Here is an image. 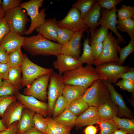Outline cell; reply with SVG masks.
I'll return each mask as SVG.
<instances>
[{
	"label": "cell",
	"instance_id": "obj_41",
	"mask_svg": "<svg viewBox=\"0 0 134 134\" xmlns=\"http://www.w3.org/2000/svg\"><path fill=\"white\" fill-rule=\"evenodd\" d=\"M19 92L16 88L6 80H3L0 87V96L14 95Z\"/></svg>",
	"mask_w": 134,
	"mask_h": 134
},
{
	"label": "cell",
	"instance_id": "obj_28",
	"mask_svg": "<svg viewBox=\"0 0 134 134\" xmlns=\"http://www.w3.org/2000/svg\"><path fill=\"white\" fill-rule=\"evenodd\" d=\"M89 31L87 32V38L84 39L83 43V52L81 56L78 59L82 64L86 63L87 65L92 66L95 61L92 54L91 49L89 44Z\"/></svg>",
	"mask_w": 134,
	"mask_h": 134
},
{
	"label": "cell",
	"instance_id": "obj_6",
	"mask_svg": "<svg viewBox=\"0 0 134 134\" xmlns=\"http://www.w3.org/2000/svg\"><path fill=\"white\" fill-rule=\"evenodd\" d=\"M24 59L21 67L22 86H29L35 79L42 75L50 74L53 71L52 68L40 67L31 61L27 55L24 54Z\"/></svg>",
	"mask_w": 134,
	"mask_h": 134
},
{
	"label": "cell",
	"instance_id": "obj_50",
	"mask_svg": "<svg viewBox=\"0 0 134 134\" xmlns=\"http://www.w3.org/2000/svg\"><path fill=\"white\" fill-rule=\"evenodd\" d=\"M18 122L14 123L6 130L0 132V134H17Z\"/></svg>",
	"mask_w": 134,
	"mask_h": 134
},
{
	"label": "cell",
	"instance_id": "obj_53",
	"mask_svg": "<svg viewBox=\"0 0 134 134\" xmlns=\"http://www.w3.org/2000/svg\"><path fill=\"white\" fill-rule=\"evenodd\" d=\"M23 134H43L34 126L28 130Z\"/></svg>",
	"mask_w": 134,
	"mask_h": 134
},
{
	"label": "cell",
	"instance_id": "obj_1",
	"mask_svg": "<svg viewBox=\"0 0 134 134\" xmlns=\"http://www.w3.org/2000/svg\"><path fill=\"white\" fill-rule=\"evenodd\" d=\"M62 46L44 37L40 33L26 37L22 47L33 56H57L61 54Z\"/></svg>",
	"mask_w": 134,
	"mask_h": 134
},
{
	"label": "cell",
	"instance_id": "obj_33",
	"mask_svg": "<svg viewBox=\"0 0 134 134\" xmlns=\"http://www.w3.org/2000/svg\"><path fill=\"white\" fill-rule=\"evenodd\" d=\"M96 1V0H78L73 4L72 7L76 8L80 11L83 18Z\"/></svg>",
	"mask_w": 134,
	"mask_h": 134
},
{
	"label": "cell",
	"instance_id": "obj_15",
	"mask_svg": "<svg viewBox=\"0 0 134 134\" xmlns=\"http://www.w3.org/2000/svg\"><path fill=\"white\" fill-rule=\"evenodd\" d=\"M24 107L22 103L16 100L8 107L0 119L7 128L14 123L19 120Z\"/></svg>",
	"mask_w": 134,
	"mask_h": 134
},
{
	"label": "cell",
	"instance_id": "obj_24",
	"mask_svg": "<svg viewBox=\"0 0 134 134\" xmlns=\"http://www.w3.org/2000/svg\"><path fill=\"white\" fill-rule=\"evenodd\" d=\"M87 89L81 86L66 85L62 95L66 99L69 104L73 101L83 96Z\"/></svg>",
	"mask_w": 134,
	"mask_h": 134
},
{
	"label": "cell",
	"instance_id": "obj_51",
	"mask_svg": "<svg viewBox=\"0 0 134 134\" xmlns=\"http://www.w3.org/2000/svg\"><path fill=\"white\" fill-rule=\"evenodd\" d=\"M8 55L5 49L0 45V63H7Z\"/></svg>",
	"mask_w": 134,
	"mask_h": 134
},
{
	"label": "cell",
	"instance_id": "obj_52",
	"mask_svg": "<svg viewBox=\"0 0 134 134\" xmlns=\"http://www.w3.org/2000/svg\"><path fill=\"white\" fill-rule=\"evenodd\" d=\"M97 131V127L93 125H90L85 128L84 132L85 134H96Z\"/></svg>",
	"mask_w": 134,
	"mask_h": 134
},
{
	"label": "cell",
	"instance_id": "obj_30",
	"mask_svg": "<svg viewBox=\"0 0 134 134\" xmlns=\"http://www.w3.org/2000/svg\"><path fill=\"white\" fill-rule=\"evenodd\" d=\"M89 107L88 105L82 96L69 103L66 109L78 116Z\"/></svg>",
	"mask_w": 134,
	"mask_h": 134
},
{
	"label": "cell",
	"instance_id": "obj_31",
	"mask_svg": "<svg viewBox=\"0 0 134 134\" xmlns=\"http://www.w3.org/2000/svg\"><path fill=\"white\" fill-rule=\"evenodd\" d=\"M117 28L121 32L128 34L131 39H134V20L131 18L117 20Z\"/></svg>",
	"mask_w": 134,
	"mask_h": 134
},
{
	"label": "cell",
	"instance_id": "obj_59",
	"mask_svg": "<svg viewBox=\"0 0 134 134\" xmlns=\"http://www.w3.org/2000/svg\"></svg>",
	"mask_w": 134,
	"mask_h": 134
},
{
	"label": "cell",
	"instance_id": "obj_45",
	"mask_svg": "<svg viewBox=\"0 0 134 134\" xmlns=\"http://www.w3.org/2000/svg\"><path fill=\"white\" fill-rule=\"evenodd\" d=\"M21 0H3L1 4L4 12L14 8L20 6Z\"/></svg>",
	"mask_w": 134,
	"mask_h": 134
},
{
	"label": "cell",
	"instance_id": "obj_60",
	"mask_svg": "<svg viewBox=\"0 0 134 134\" xmlns=\"http://www.w3.org/2000/svg\"></svg>",
	"mask_w": 134,
	"mask_h": 134
},
{
	"label": "cell",
	"instance_id": "obj_40",
	"mask_svg": "<svg viewBox=\"0 0 134 134\" xmlns=\"http://www.w3.org/2000/svg\"><path fill=\"white\" fill-rule=\"evenodd\" d=\"M34 126L43 134H47L48 126L43 116L37 113L34 114L33 119Z\"/></svg>",
	"mask_w": 134,
	"mask_h": 134
},
{
	"label": "cell",
	"instance_id": "obj_56",
	"mask_svg": "<svg viewBox=\"0 0 134 134\" xmlns=\"http://www.w3.org/2000/svg\"><path fill=\"white\" fill-rule=\"evenodd\" d=\"M7 128L4 126L0 119V132L6 130Z\"/></svg>",
	"mask_w": 134,
	"mask_h": 134
},
{
	"label": "cell",
	"instance_id": "obj_22",
	"mask_svg": "<svg viewBox=\"0 0 134 134\" xmlns=\"http://www.w3.org/2000/svg\"><path fill=\"white\" fill-rule=\"evenodd\" d=\"M35 113L24 107L17 124V134H23L34 126L33 119Z\"/></svg>",
	"mask_w": 134,
	"mask_h": 134
},
{
	"label": "cell",
	"instance_id": "obj_9",
	"mask_svg": "<svg viewBox=\"0 0 134 134\" xmlns=\"http://www.w3.org/2000/svg\"><path fill=\"white\" fill-rule=\"evenodd\" d=\"M57 26L69 29L74 33L77 32L89 31V28L84 23L80 11L72 7L65 17L62 20L57 21Z\"/></svg>",
	"mask_w": 134,
	"mask_h": 134
},
{
	"label": "cell",
	"instance_id": "obj_39",
	"mask_svg": "<svg viewBox=\"0 0 134 134\" xmlns=\"http://www.w3.org/2000/svg\"><path fill=\"white\" fill-rule=\"evenodd\" d=\"M117 12L118 20H123L129 18L134 20V6L123 4L119 9H117Z\"/></svg>",
	"mask_w": 134,
	"mask_h": 134
},
{
	"label": "cell",
	"instance_id": "obj_18",
	"mask_svg": "<svg viewBox=\"0 0 134 134\" xmlns=\"http://www.w3.org/2000/svg\"><path fill=\"white\" fill-rule=\"evenodd\" d=\"M100 120L98 114L97 108L90 106L77 116L75 126L77 129H81L85 126L97 124Z\"/></svg>",
	"mask_w": 134,
	"mask_h": 134
},
{
	"label": "cell",
	"instance_id": "obj_54",
	"mask_svg": "<svg viewBox=\"0 0 134 134\" xmlns=\"http://www.w3.org/2000/svg\"><path fill=\"white\" fill-rule=\"evenodd\" d=\"M113 134H128L123 130L120 129L115 131Z\"/></svg>",
	"mask_w": 134,
	"mask_h": 134
},
{
	"label": "cell",
	"instance_id": "obj_46",
	"mask_svg": "<svg viewBox=\"0 0 134 134\" xmlns=\"http://www.w3.org/2000/svg\"><path fill=\"white\" fill-rule=\"evenodd\" d=\"M93 57L95 61L100 57L102 51L103 43H96L90 44Z\"/></svg>",
	"mask_w": 134,
	"mask_h": 134
},
{
	"label": "cell",
	"instance_id": "obj_25",
	"mask_svg": "<svg viewBox=\"0 0 134 134\" xmlns=\"http://www.w3.org/2000/svg\"><path fill=\"white\" fill-rule=\"evenodd\" d=\"M77 117L66 109L60 115L53 119L56 122L62 125L71 129L75 126Z\"/></svg>",
	"mask_w": 134,
	"mask_h": 134
},
{
	"label": "cell",
	"instance_id": "obj_55",
	"mask_svg": "<svg viewBox=\"0 0 134 134\" xmlns=\"http://www.w3.org/2000/svg\"><path fill=\"white\" fill-rule=\"evenodd\" d=\"M4 12L3 11L1 4H0V19L3 18Z\"/></svg>",
	"mask_w": 134,
	"mask_h": 134
},
{
	"label": "cell",
	"instance_id": "obj_17",
	"mask_svg": "<svg viewBox=\"0 0 134 134\" xmlns=\"http://www.w3.org/2000/svg\"><path fill=\"white\" fill-rule=\"evenodd\" d=\"M84 33L82 31L74 33L68 42L62 46L61 54L69 55L78 59L80 57L81 41Z\"/></svg>",
	"mask_w": 134,
	"mask_h": 134
},
{
	"label": "cell",
	"instance_id": "obj_27",
	"mask_svg": "<svg viewBox=\"0 0 134 134\" xmlns=\"http://www.w3.org/2000/svg\"><path fill=\"white\" fill-rule=\"evenodd\" d=\"M21 73V67H10L6 80L19 91L23 87Z\"/></svg>",
	"mask_w": 134,
	"mask_h": 134
},
{
	"label": "cell",
	"instance_id": "obj_20",
	"mask_svg": "<svg viewBox=\"0 0 134 134\" xmlns=\"http://www.w3.org/2000/svg\"><path fill=\"white\" fill-rule=\"evenodd\" d=\"M57 22L55 17L45 19L44 22L36 28V31L47 39L57 42L58 27Z\"/></svg>",
	"mask_w": 134,
	"mask_h": 134
},
{
	"label": "cell",
	"instance_id": "obj_3",
	"mask_svg": "<svg viewBox=\"0 0 134 134\" xmlns=\"http://www.w3.org/2000/svg\"><path fill=\"white\" fill-rule=\"evenodd\" d=\"M3 18L10 31L22 36L27 31L26 26L30 21L25 10L20 6L4 12Z\"/></svg>",
	"mask_w": 134,
	"mask_h": 134
},
{
	"label": "cell",
	"instance_id": "obj_14",
	"mask_svg": "<svg viewBox=\"0 0 134 134\" xmlns=\"http://www.w3.org/2000/svg\"><path fill=\"white\" fill-rule=\"evenodd\" d=\"M104 81L109 91L110 99L118 108L116 116L119 118L124 117L129 119H134L132 111L126 106L122 95L116 90L111 84Z\"/></svg>",
	"mask_w": 134,
	"mask_h": 134
},
{
	"label": "cell",
	"instance_id": "obj_61",
	"mask_svg": "<svg viewBox=\"0 0 134 134\" xmlns=\"http://www.w3.org/2000/svg\"></svg>",
	"mask_w": 134,
	"mask_h": 134
},
{
	"label": "cell",
	"instance_id": "obj_2",
	"mask_svg": "<svg viewBox=\"0 0 134 134\" xmlns=\"http://www.w3.org/2000/svg\"><path fill=\"white\" fill-rule=\"evenodd\" d=\"M62 78L66 85L78 86L87 89L100 79V75L92 66L87 65L64 72Z\"/></svg>",
	"mask_w": 134,
	"mask_h": 134
},
{
	"label": "cell",
	"instance_id": "obj_7",
	"mask_svg": "<svg viewBox=\"0 0 134 134\" xmlns=\"http://www.w3.org/2000/svg\"><path fill=\"white\" fill-rule=\"evenodd\" d=\"M111 31L108 32L103 41L102 53L99 58L95 61V65L108 62H117L119 60L118 49L120 43L119 40L113 36Z\"/></svg>",
	"mask_w": 134,
	"mask_h": 134
},
{
	"label": "cell",
	"instance_id": "obj_47",
	"mask_svg": "<svg viewBox=\"0 0 134 134\" xmlns=\"http://www.w3.org/2000/svg\"><path fill=\"white\" fill-rule=\"evenodd\" d=\"M10 31L9 27L3 18L0 19V44L6 34Z\"/></svg>",
	"mask_w": 134,
	"mask_h": 134
},
{
	"label": "cell",
	"instance_id": "obj_10",
	"mask_svg": "<svg viewBox=\"0 0 134 134\" xmlns=\"http://www.w3.org/2000/svg\"><path fill=\"white\" fill-rule=\"evenodd\" d=\"M50 74L42 75L35 79L29 86L24 89L23 94L33 96L45 102L47 98V88Z\"/></svg>",
	"mask_w": 134,
	"mask_h": 134
},
{
	"label": "cell",
	"instance_id": "obj_32",
	"mask_svg": "<svg viewBox=\"0 0 134 134\" xmlns=\"http://www.w3.org/2000/svg\"><path fill=\"white\" fill-rule=\"evenodd\" d=\"M113 119L117 125L119 129L128 134H134V119L121 118L115 116Z\"/></svg>",
	"mask_w": 134,
	"mask_h": 134
},
{
	"label": "cell",
	"instance_id": "obj_29",
	"mask_svg": "<svg viewBox=\"0 0 134 134\" xmlns=\"http://www.w3.org/2000/svg\"><path fill=\"white\" fill-rule=\"evenodd\" d=\"M20 47L10 52L8 55L7 63L10 67H21L24 59V54Z\"/></svg>",
	"mask_w": 134,
	"mask_h": 134
},
{
	"label": "cell",
	"instance_id": "obj_13",
	"mask_svg": "<svg viewBox=\"0 0 134 134\" xmlns=\"http://www.w3.org/2000/svg\"><path fill=\"white\" fill-rule=\"evenodd\" d=\"M15 96L17 100L22 103L25 107L43 116H46L48 115V103L41 101L33 96L24 95L19 92Z\"/></svg>",
	"mask_w": 134,
	"mask_h": 134
},
{
	"label": "cell",
	"instance_id": "obj_36",
	"mask_svg": "<svg viewBox=\"0 0 134 134\" xmlns=\"http://www.w3.org/2000/svg\"><path fill=\"white\" fill-rule=\"evenodd\" d=\"M74 33L68 29L58 26L57 42L62 46L65 45L71 39Z\"/></svg>",
	"mask_w": 134,
	"mask_h": 134
},
{
	"label": "cell",
	"instance_id": "obj_16",
	"mask_svg": "<svg viewBox=\"0 0 134 134\" xmlns=\"http://www.w3.org/2000/svg\"><path fill=\"white\" fill-rule=\"evenodd\" d=\"M53 63L54 67L58 70L60 75L64 72L82 66L78 59L72 56L61 54Z\"/></svg>",
	"mask_w": 134,
	"mask_h": 134
},
{
	"label": "cell",
	"instance_id": "obj_23",
	"mask_svg": "<svg viewBox=\"0 0 134 134\" xmlns=\"http://www.w3.org/2000/svg\"><path fill=\"white\" fill-rule=\"evenodd\" d=\"M97 110L98 115L100 119H111L116 116L118 108L110 99L97 108Z\"/></svg>",
	"mask_w": 134,
	"mask_h": 134
},
{
	"label": "cell",
	"instance_id": "obj_57",
	"mask_svg": "<svg viewBox=\"0 0 134 134\" xmlns=\"http://www.w3.org/2000/svg\"><path fill=\"white\" fill-rule=\"evenodd\" d=\"M2 80L3 79L0 77V87L2 85Z\"/></svg>",
	"mask_w": 134,
	"mask_h": 134
},
{
	"label": "cell",
	"instance_id": "obj_44",
	"mask_svg": "<svg viewBox=\"0 0 134 134\" xmlns=\"http://www.w3.org/2000/svg\"><path fill=\"white\" fill-rule=\"evenodd\" d=\"M115 85L124 90H126L133 94L134 93V83L130 81L122 79L116 83Z\"/></svg>",
	"mask_w": 134,
	"mask_h": 134
},
{
	"label": "cell",
	"instance_id": "obj_26",
	"mask_svg": "<svg viewBox=\"0 0 134 134\" xmlns=\"http://www.w3.org/2000/svg\"><path fill=\"white\" fill-rule=\"evenodd\" d=\"M48 126L47 134H69L71 129L64 126L56 122L53 118H45Z\"/></svg>",
	"mask_w": 134,
	"mask_h": 134
},
{
	"label": "cell",
	"instance_id": "obj_37",
	"mask_svg": "<svg viewBox=\"0 0 134 134\" xmlns=\"http://www.w3.org/2000/svg\"><path fill=\"white\" fill-rule=\"evenodd\" d=\"M68 103L65 97L62 95L55 102L52 110V118H54L60 115L66 108Z\"/></svg>",
	"mask_w": 134,
	"mask_h": 134
},
{
	"label": "cell",
	"instance_id": "obj_49",
	"mask_svg": "<svg viewBox=\"0 0 134 134\" xmlns=\"http://www.w3.org/2000/svg\"><path fill=\"white\" fill-rule=\"evenodd\" d=\"M10 67L8 63H0V77L3 80L7 79Z\"/></svg>",
	"mask_w": 134,
	"mask_h": 134
},
{
	"label": "cell",
	"instance_id": "obj_43",
	"mask_svg": "<svg viewBox=\"0 0 134 134\" xmlns=\"http://www.w3.org/2000/svg\"><path fill=\"white\" fill-rule=\"evenodd\" d=\"M123 1L122 0H97L96 2L101 8L109 11L116 7L117 5Z\"/></svg>",
	"mask_w": 134,
	"mask_h": 134
},
{
	"label": "cell",
	"instance_id": "obj_42",
	"mask_svg": "<svg viewBox=\"0 0 134 134\" xmlns=\"http://www.w3.org/2000/svg\"><path fill=\"white\" fill-rule=\"evenodd\" d=\"M15 96H0V117H2L5 110L12 102L16 100Z\"/></svg>",
	"mask_w": 134,
	"mask_h": 134
},
{
	"label": "cell",
	"instance_id": "obj_19",
	"mask_svg": "<svg viewBox=\"0 0 134 134\" xmlns=\"http://www.w3.org/2000/svg\"><path fill=\"white\" fill-rule=\"evenodd\" d=\"M26 37L10 31L3 38L0 45L8 54L18 47H22Z\"/></svg>",
	"mask_w": 134,
	"mask_h": 134
},
{
	"label": "cell",
	"instance_id": "obj_8",
	"mask_svg": "<svg viewBox=\"0 0 134 134\" xmlns=\"http://www.w3.org/2000/svg\"><path fill=\"white\" fill-rule=\"evenodd\" d=\"M128 66L119 65L117 62H108L96 66L95 68L100 75V79L111 83H116L119 75L127 71Z\"/></svg>",
	"mask_w": 134,
	"mask_h": 134
},
{
	"label": "cell",
	"instance_id": "obj_5",
	"mask_svg": "<svg viewBox=\"0 0 134 134\" xmlns=\"http://www.w3.org/2000/svg\"><path fill=\"white\" fill-rule=\"evenodd\" d=\"M43 1V0H30L21 3L20 4L21 7L27 11V14L31 19L30 25L25 35H28L32 34L44 22L46 8H42L39 11V8L42 6Z\"/></svg>",
	"mask_w": 134,
	"mask_h": 134
},
{
	"label": "cell",
	"instance_id": "obj_11",
	"mask_svg": "<svg viewBox=\"0 0 134 134\" xmlns=\"http://www.w3.org/2000/svg\"><path fill=\"white\" fill-rule=\"evenodd\" d=\"M50 83L47 92L48 115H52L54 105L58 98L62 95L65 85L62 75L53 71L50 74Z\"/></svg>",
	"mask_w": 134,
	"mask_h": 134
},
{
	"label": "cell",
	"instance_id": "obj_21",
	"mask_svg": "<svg viewBox=\"0 0 134 134\" xmlns=\"http://www.w3.org/2000/svg\"><path fill=\"white\" fill-rule=\"evenodd\" d=\"M101 9L96 2L83 18L84 22L89 29L90 33L98 26L97 23L100 16Z\"/></svg>",
	"mask_w": 134,
	"mask_h": 134
},
{
	"label": "cell",
	"instance_id": "obj_12",
	"mask_svg": "<svg viewBox=\"0 0 134 134\" xmlns=\"http://www.w3.org/2000/svg\"><path fill=\"white\" fill-rule=\"evenodd\" d=\"M117 10L115 7L112 10L108 11L102 8L101 11V17L99 20L98 26L100 25L110 29L116 35L120 43L124 44L126 43L123 35L120 33L117 28Z\"/></svg>",
	"mask_w": 134,
	"mask_h": 134
},
{
	"label": "cell",
	"instance_id": "obj_58",
	"mask_svg": "<svg viewBox=\"0 0 134 134\" xmlns=\"http://www.w3.org/2000/svg\"><path fill=\"white\" fill-rule=\"evenodd\" d=\"M2 3V1L0 0V4H1Z\"/></svg>",
	"mask_w": 134,
	"mask_h": 134
},
{
	"label": "cell",
	"instance_id": "obj_38",
	"mask_svg": "<svg viewBox=\"0 0 134 134\" xmlns=\"http://www.w3.org/2000/svg\"><path fill=\"white\" fill-rule=\"evenodd\" d=\"M118 52L120 56L117 63L119 65H122L128 56L134 52V39H131L129 44L124 47L121 48L119 46Z\"/></svg>",
	"mask_w": 134,
	"mask_h": 134
},
{
	"label": "cell",
	"instance_id": "obj_48",
	"mask_svg": "<svg viewBox=\"0 0 134 134\" xmlns=\"http://www.w3.org/2000/svg\"><path fill=\"white\" fill-rule=\"evenodd\" d=\"M120 78L134 83V68H130L127 71L119 75L118 78V79Z\"/></svg>",
	"mask_w": 134,
	"mask_h": 134
},
{
	"label": "cell",
	"instance_id": "obj_35",
	"mask_svg": "<svg viewBox=\"0 0 134 134\" xmlns=\"http://www.w3.org/2000/svg\"><path fill=\"white\" fill-rule=\"evenodd\" d=\"M108 29L105 27L100 26L91 34L89 44L103 43L108 33Z\"/></svg>",
	"mask_w": 134,
	"mask_h": 134
},
{
	"label": "cell",
	"instance_id": "obj_34",
	"mask_svg": "<svg viewBox=\"0 0 134 134\" xmlns=\"http://www.w3.org/2000/svg\"><path fill=\"white\" fill-rule=\"evenodd\" d=\"M97 124L100 126V134H113L118 127L113 120L100 119Z\"/></svg>",
	"mask_w": 134,
	"mask_h": 134
},
{
	"label": "cell",
	"instance_id": "obj_4",
	"mask_svg": "<svg viewBox=\"0 0 134 134\" xmlns=\"http://www.w3.org/2000/svg\"><path fill=\"white\" fill-rule=\"evenodd\" d=\"M83 98L89 106L98 108L110 99L109 91L104 81L99 79L87 89Z\"/></svg>",
	"mask_w": 134,
	"mask_h": 134
}]
</instances>
